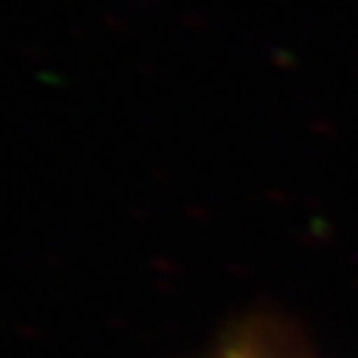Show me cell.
<instances>
[{
  "label": "cell",
  "mask_w": 358,
  "mask_h": 358,
  "mask_svg": "<svg viewBox=\"0 0 358 358\" xmlns=\"http://www.w3.org/2000/svg\"><path fill=\"white\" fill-rule=\"evenodd\" d=\"M209 358H305L296 336L274 322H254L229 336Z\"/></svg>",
  "instance_id": "cell-1"
}]
</instances>
